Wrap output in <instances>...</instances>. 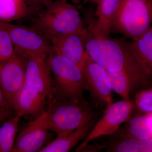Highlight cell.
I'll return each instance as SVG.
<instances>
[{
  "label": "cell",
  "instance_id": "7c38bea8",
  "mask_svg": "<svg viewBox=\"0 0 152 152\" xmlns=\"http://www.w3.org/2000/svg\"><path fill=\"white\" fill-rule=\"evenodd\" d=\"M88 33H71L53 38L49 40L52 51L73 61L81 68L87 55L85 38Z\"/></svg>",
  "mask_w": 152,
  "mask_h": 152
},
{
  "label": "cell",
  "instance_id": "8992f818",
  "mask_svg": "<svg viewBox=\"0 0 152 152\" xmlns=\"http://www.w3.org/2000/svg\"><path fill=\"white\" fill-rule=\"evenodd\" d=\"M134 107L131 100H123L107 107L103 116L95 124L88 135L77 148L76 151H82L90 142L95 139L116 132L122 124L131 118Z\"/></svg>",
  "mask_w": 152,
  "mask_h": 152
},
{
  "label": "cell",
  "instance_id": "d6986e66",
  "mask_svg": "<svg viewBox=\"0 0 152 152\" xmlns=\"http://www.w3.org/2000/svg\"><path fill=\"white\" fill-rule=\"evenodd\" d=\"M21 117L15 115L0 125V152L12 151Z\"/></svg>",
  "mask_w": 152,
  "mask_h": 152
},
{
  "label": "cell",
  "instance_id": "6da1fadb",
  "mask_svg": "<svg viewBox=\"0 0 152 152\" xmlns=\"http://www.w3.org/2000/svg\"><path fill=\"white\" fill-rule=\"evenodd\" d=\"M85 48L88 56L108 72L125 71L136 87L145 88L151 85L136 62L128 42L99 37L88 30L85 38Z\"/></svg>",
  "mask_w": 152,
  "mask_h": 152
},
{
  "label": "cell",
  "instance_id": "4fadbf2b",
  "mask_svg": "<svg viewBox=\"0 0 152 152\" xmlns=\"http://www.w3.org/2000/svg\"><path fill=\"white\" fill-rule=\"evenodd\" d=\"M128 45L142 72L152 83V26Z\"/></svg>",
  "mask_w": 152,
  "mask_h": 152
},
{
  "label": "cell",
  "instance_id": "8fae6325",
  "mask_svg": "<svg viewBox=\"0 0 152 152\" xmlns=\"http://www.w3.org/2000/svg\"><path fill=\"white\" fill-rule=\"evenodd\" d=\"M26 58V84L31 90L48 101L54 94L51 73L47 58L31 56Z\"/></svg>",
  "mask_w": 152,
  "mask_h": 152
},
{
  "label": "cell",
  "instance_id": "5b68a950",
  "mask_svg": "<svg viewBox=\"0 0 152 152\" xmlns=\"http://www.w3.org/2000/svg\"><path fill=\"white\" fill-rule=\"evenodd\" d=\"M152 23V0H120L113 30L132 39Z\"/></svg>",
  "mask_w": 152,
  "mask_h": 152
},
{
  "label": "cell",
  "instance_id": "e0dca14e",
  "mask_svg": "<svg viewBox=\"0 0 152 152\" xmlns=\"http://www.w3.org/2000/svg\"><path fill=\"white\" fill-rule=\"evenodd\" d=\"M126 124L120 133L122 138H152V130L146 114L131 118Z\"/></svg>",
  "mask_w": 152,
  "mask_h": 152
},
{
  "label": "cell",
  "instance_id": "7a4b0ae2",
  "mask_svg": "<svg viewBox=\"0 0 152 152\" xmlns=\"http://www.w3.org/2000/svg\"><path fill=\"white\" fill-rule=\"evenodd\" d=\"M48 40L73 33H88L77 8L66 0H56L32 20L31 28Z\"/></svg>",
  "mask_w": 152,
  "mask_h": 152
},
{
  "label": "cell",
  "instance_id": "d4e9b609",
  "mask_svg": "<svg viewBox=\"0 0 152 152\" xmlns=\"http://www.w3.org/2000/svg\"><path fill=\"white\" fill-rule=\"evenodd\" d=\"M33 3L39 4L44 7H46L53 2V0H29Z\"/></svg>",
  "mask_w": 152,
  "mask_h": 152
},
{
  "label": "cell",
  "instance_id": "52a82bcc",
  "mask_svg": "<svg viewBox=\"0 0 152 152\" xmlns=\"http://www.w3.org/2000/svg\"><path fill=\"white\" fill-rule=\"evenodd\" d=\"M1 23L10 37L15 53L25 58L31 56L47 58L51 53L52 47L48 40L32 28Z\"/></svg>",
  "mask_w": 152,
  "mask_h": 152
},
{
  "label": "cell",
  "instance_id": "ffe728a7",
  "mask_svg": "<svg viewBox=\"0 0 152 152\" xmlns=\"http://www.w3.org/2000/svg\"><path fill=\"white\" fill-rule=\"evenodd\" d=\"M107 152H152V138H122L108 147Z\"/></svg>",
  "mask_w": 152,
  "mask_h": 152
},
{
  "label": "cell",
  "instance_id": "4316f807",
  "mask_svg": "<svg viewBox=\"0 0 152 152\" xmlns=\"http://www.w3.org/2000/svg\"><path fill=\"white\" fill-rule=\"evenodd\" d=\"M85 1L86 2H90L95 3V4H97L99 0H85Z\"/></svg>",
  "mask_w": 152,
  "mask_h": 152
},
{
  "label": "cell",
  "instance_id": "484cf974",
  "mask_svg": "<svg viewBox=\"0 0 152 152\" xmlns=\"http://www.w3.org/2000/svg\"><path fill=\"white\" fill-rule=\"evenodd\" d=\"M146 115H147V116H148V120L150 126H151L152 130V113L146 114Z\"/></svg>",
  "mask_w": 152,
  "mask_h": 152
},
{
  "label": "cell",
  "instance_id": "5bb4252c",
  "mask_svg": "<svg viewBox=\"0 0 152 152\" xmlns=\"http://www.w3.org/2000/svg\"><path fill=\"white\" fill-rule=\"evenodd\" d=\"M48 103V99L31 90L25 84L14 99V110L19 116L30 115L36 118L46 110Z\"/></svg>",
  "mask_w": 152,
  "mask_h": 152
},
{
  "label": "cell",
  "instance_id": "2e32d148",
  "mask_svg": "<svg viewBox=\"0 0 152 152\" xmlns=\"http://www.w3.org/2000/svg\"><path fill=\"white\" fill-rule=\"evenodd\" d=\"M96 118L86 124L62 136H57L39 152H67L81 140H84L96 124Z\"/></svg>",
  "mask_w": 152,
  "mask_h": 152
},
{
  "label": "cell",
  "instance_id": "3957f363",
  "mask_svg": "<svg viewBox=\"0 0 152 152\" xmlns=\"http://www.w3.org/2000/svg\"><path fill=\"white\" fill-rule=\"evenodd\" d=\"M46 110L49 129L57 136L67 134L96 118V113L84 99L53 98Z\"/></svg>",
  "mask_w": 152,
  "mask_h": 152
},
{
  "label": "cell",
  "instance_id": "ac0fdd59",
  "mask_svg": "<svg viewBox=\"0 0 152 152\" xmlns=\"http://www.w3.org/2000/svg\"><path fill=\"white\" fill-rule=\"evenodd\" d=\"M30 12L25 0H0V23H10L24 18Z\"/></svg>",
  "mask_w": 152,
  "mask_h": 152
},
{
  "label": "cell",
  "instance_id": "44dd1931",
  "mask_svg": "<svg viewBox=\"0 0 152 152\" xmlns=\"http://www.w3.org/2000/svg\"><path fill=\"white\" fill-rule=\"evenodd\" d=\"M108 73L113 90L119 95L123 100H131V89L133 86H136L129 75L124 71L108 72Z\"/></svg>",
  "mask_w": 152,
  "mask_h": 152
},
{
  "label": "cell",
  "instance_id": "83f0119b",
  "mask_svg": "<svg viewBox=\"0 0 152 152\" xmlns=\"http://www.w3.org/2000/svg\"><path fill=\"white\" fill-rule=\"evenodd\" d=\"M25 1H29V0H25Z\"/></svg>",
  "mask_w": 152,
  "mask_h": 152
},
{
  "label": "cell",
  "instance_id": "30bf717a",
  "mask_svg": "<svg viewBox=\"0 0 152 152\" xmlns=\"http://www.w3.org/2000/svg\"><path fill=\"white\" fill-rule=\"evenodd\" d=\"M81 69L91 96L107 107L113 103V88L108 71L95 62L87 54Z\"/></svg>",
  "mask_w": 152,
  "mask_h": 152
},
{
  "label": "cell",
  "instance_id": "7402d4cb",
  "mask_svg": "<svg viewBox=\"0 0 152 152\" xmlns=\"http://www.w3.org/2000/svg\"><path fill=\"white\" fill-rule=\"evenodd\" d=\"M15 53V48L10 37L0 23V63L9 60Z\"/></svg>",
  "mask_w": 152,
  "mask_h": 152
},
{
  "label": "cell",
  "instance_id": "ba28073f",
  "mask_svg": "<svg viewBox=\"0 0 152 152\" xmlns=\"http://www.w3.org/2000/svg\"><path fill=\"white\" fill-rule=\"evenodd\" d=\"M26 58L17 53L0 63V87L7 104L15 113L14 99L26 83Z\"/></svg>",
  "mask_w": 152,
  "mask_h": 152
},
{
  "label": "cell",
  "instance_id": "277c9868",
  "mask_svg": "<svg viewBox=\"0 0 152 152\" xmlns=\"http://www.w3.org/2000/svg\"><path fill=\"white\" fill-rule=\"evenodd\" d=\"M51 73L54 94L60 99H84L88 90L81 68L73 61L53 51L47 58Z\"/></svg>",
  "mask_w": 152,
  "mask_h": 152
},
{
  "label": "cell",
  "instance_id": "9c48e42d",
  "mask_svg": "<svg viewBox=\"0 0 152 152\" xmlns=\"http://www.w3.org/2000/svg\"><path fill=\"white\" fill-rule=\"evenodd\" d=\"M50 131L46 110L19 133L12 152H39L52 141Z\"/></svg>",
  "mask_w": 152,
  "mask_h": 152
},
{
  "label": "cell",
  "instance_id": "cb8c5ba5",
  "mask_svg": "<svg viewBox=\"0 0 152 152\" xmlns=\"http://www.w3.org/2000/svg\"><path fill=\"white\" fill-rule=\"evenodd\" d=\"M15 115L7 104L0 87V125L6 120Z\"/></svg>",
  "mask_w": 152,
  "mask_h": 152
},
{
  "label": "cell",
  "instance_id": "9a60e30c",
  "mask_svg": "<svg viewBox=\"0 0 152 152\" xmlns=\"http://www.w3.org/2000/svg\"><path fill=\"white\" fill-rule=\"evenodd\" d=\"M120 0H99L96 12V21L88 27L89 31L99 37H108L113 30Z\"/></svg>",
  "mask_w": 152,
  "mask_h": 152
},
{
  "label": "cell",
  "instance_id": "603a6c76",
  "mask_svg": "<svg viewBox=\"0 0 152 152\" xmlns=\"http://www.w3.org/2000/svg\"><path fill=\"white\" fill-rule=\"evenodd\" d=\"M135 102L140 113L143 114L152 113V87L143 89L137 93Z\"/></svg>",
  "mask_w": 152,
  "mask_h": 152
}]
</instances>
